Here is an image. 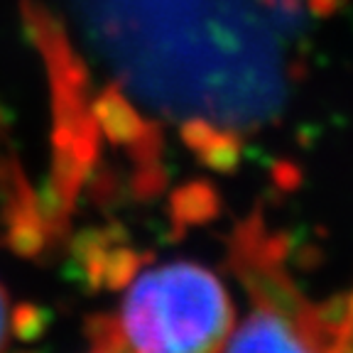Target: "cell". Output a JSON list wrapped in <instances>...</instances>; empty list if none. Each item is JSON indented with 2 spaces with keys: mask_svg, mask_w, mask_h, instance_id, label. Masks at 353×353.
I'll use <instances>...</instances> for the list:
<instances>
[{
  "mask_svg": "<svg viewBox=\"0 0 353 353\" xmlns=\"http://www.w3.org/2000/svg\"><path fill=\"white\" fill-rule=\"evenodd\" d=\"M118 324L132 353H221L233 304L209 268L176 260L132 277Z\"/></svg>",
  "mask_w": 353,
  "mask_h": 353,
  "instance_id": "6da1fadb",
  "label": "cell"
},
{
  "mask_svg": "<svg viewBox=\"0 0 353 353\" xmlns=\"http://www.w3.org/2000/svg\"><path fill=\"white\" fill-rule=\"evenodd\" d=\"M22 25L39 52L52 96V167L47 182L69 201L101 165V132L91 116V74L57 15L37 0L20 3Z\"/></svg>",
  "mask_w": 353,
  "mask_h": 353,
  "instance_id": "7a4b0ae2",
  "label": "cell"
},
{
  "mask_svg": "<svg viewBox=\"0 0 353 353\" xmlns=\"http://www.w3.org/2000/svg\"><path fill=\"white\" fill-rule=\"evenodd\" d=\"M334 339H326L319 319L294 309L292 294H258L250 316L231 331L221 353H331Z\"/></svg>",
  "mask_w": 353,
  "mask_h": 353,
  "instance_id": "3957f363",
  "label": "cell"
},
{
  "mask_svg": "<svg viewBox=\"0 0 353 353\" xmlns=\"http://www.w3.org/2000/svg\"><path fill=\"white\" fill-rule=\"evenodd\" d=\"M91 116L99 125L101 138H105L116 148H128L130 157L138 162V172H157V145L160 132L157 125L145 121L132 105V101L123 94L118 83H105L101 91L91 94Z\"/></svg>",
  "mask_w": 353,
  "mask_h": 353,
  "instance_id": "277c9868",
  "label": "cell"
},
{
  "mask_svg": "<svg viewBox=\"0 0 353 353\" xmlns=\"http://www.w3.org/2000/svg\"><path fill=\"white\" fill-rule=\"evenodd\" d=\"M125 241V231L118 223L108 226H88L79 231L69 243V255H72V268L79 285L88 294L101 292V280H103V263L108 250L116 243Z\"/></svg>",
  "mask_w": 353,
  "mask_h": 353,
  "instance_id": "5b68a950",
  "label": "cell"
},
{
  "mask_svg": "<svg viewBox=\"0 0 353 353\" xmlns=\"http://www.w3.org/2000/svg\"><path fill=\"white\" fill-rule=\"evenodd\" d=\"M145 263H148V255H140L138 250L128 248L123 243H116V245L108 250V255H105L101 290H105V292L125 290L132 282V277L143 270Z\"/></svg>",
  "mask_w": 353,
  "mask_h": 353,
  "instance_id": "8992f818",
  "label": "cell"
},
{
  "mask_svg": "<svg viewBox=\"0 0 353 353\" xmlns=\"http://www.w3.org/2000/svg\"><path fill=\"white\" fill-rule=\"evenodd\" d=\"M52 324V312L39 307L34 302H20L12 314H8V329L15 339L25 343H32L47 334Z\"/></svg>",
  "mask_w": 353,
  "mask_h": 353,
  "instance_id": "52a82bcc",
  "label": "cell"
},
{
  "mask_svg": "<svg viewBox=\"0 0 353 353\" xmlns=\"http://www.w3.org/2000/svg\"><path fill=\"white\" fill-rule=\"evenodd\" d=\"M83 331H86V339L91 343V348H94V353H132L125 336H123L118 316H110V314L88 316L86 324H83Z\"/></svg>",
  "mask_w": 353,
  "mask_h": 353,
  "instance_id": "ba28073f",
  "label": "cell"
},
{
  "mask_svg": "<svg viewBox=\"0 0 353 353\" xmlns=\"http://www.w3.org/2000/svg\"><path fill=\"white\" fill-rule=\"evenodd\" d=\"M214 209V194L206 184H187L172 196V216L176 221H201Z\"/></svg>",
  "mask_w": 353,
  "mask_h": 353,
  "instance_id": "9c48e42d",
  "label": "cell"
},
{
  "mask_svg": "<svg viewBox=\"0 0 353 353\" xmlns=\"http://www.w3.org/2000/svg\"><path fill=\"white\" fill-rule=\"evenodd\" d=\"M6 334H8V294H6V287L0 285V348L6 343Z\"/></svg>",
  "mask_w": 353,
  "mask_h": 353,
  "instance_id": "30bf717a",
  "label": "cell"
}]
</instances>
